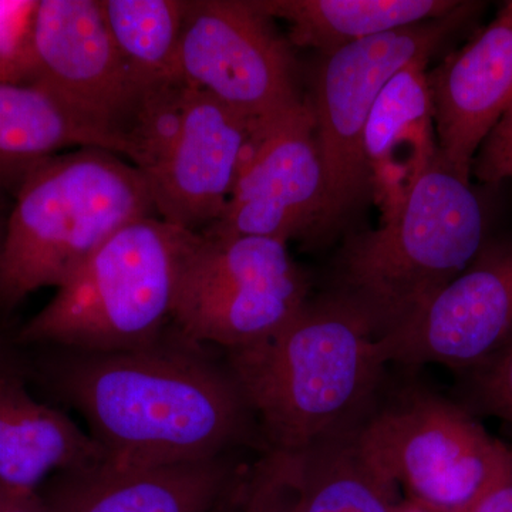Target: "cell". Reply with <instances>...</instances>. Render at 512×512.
Returning a JSON list of instances; mask_svg holds the SVG:
<instances>
[{
  "mask_svg": "<svg viewBox=\"0 0 512 512\" xmlns=\"http://www.w3.org/2000/svg\"><path fill=\"white\" fill-rule=\"evenodd\" d=\"M57 396L87 421L104 464L154 468L266 448L254 414L228 369L190 349L116 353L63 350L46 366Z\"/></svg>",
  "mask_w": 512,
  "mask_h": 512,
  "instance_id": "1",
  "label": "cell"
},
{
  "mask_svg": "<svg viewBox=\"0 0 512 512\" xmlns=\"http://www.w3.org/2000/svg\"><path fill=\"white\" fill-rule=\"evenodd\" d=\"M387 365L365 322L328 293L269 338L228 350L227 360L266 448L289 454L359 426L386 386Z\"/></svg>",
  "mask_w": 512,
  "mask_h": 512,
  "instance_id": "2",
  "label": "cell"
},
{
  "mask_svg": "<svg viewBox=\"0 0 512 512\" xmlns=\"http://www.w3.org/2000/svg\"><path fill=\"white\" fill-rule=\"evenodd\" d=\"M491 237L483 198L440 154L393 220L346 239L325 293L386 338L419 316Z\"/></svg>",
  "mask_w": 512,
  "mask_h": 512,
  "instance_id": "3",
  "label": "cell"
},
{
  "mask_svg": "<svg viewBox=\"0 0 512 512\" xmlns=\"http://www.w3.org/2000/svg\"><path fill=\"white\" fill-rule=\"evenodd\" d=\"M158 217L146 177L103 148L40 161L16 187L0 247V303L60 285L131 222Z\"/></svg>",
  "mask_w": 512,
  "mask_h": 512,
  "instance_id": "4",
  "label": "cell"
},
{
  "mask_svg": "<svg viewBox=\"0 0 512 512\" xmlns=\"http://www.w3.org/2000/svg\"><path fill=\"white\" fill-rule=\"evenodd\" d=\"M194 232L160 217L107 239L20 329L18 340L77 353H116L160 342L173 318L181 259Z\"/></svg>",
  "mask_w": 512,
  "mask_h": 512,
  "instance_id": "5",
  "label": "cell"
},
{
  "mask_svg": "<svg viewBox=\"0 0 512 512\" xmlns=\"http://www.w3.org/2000/svg\"><path fill=\"white\" fill-rule=\"evenodd\" d=\"M261 128L174 80L147 90L128 137V161L146 177L161 220L202 232L224 214Z\"/></svg>",
  "mask_w": 512,
  "mask_h": 512,
  "instance_id": "6",
  "label": "cell"
},
{
  "mask_svg": "<svg viewBox=\"0 0 512 512\" xmlns=\"http://www.w3.org/2000/svg\"><path fill=\"white\" fill-rule=\"evenodd\" d=\"M365 456L424 512H464L503 470L511 448L463 404L419 382L384 386L356 430Z\"/></svg>",
  "mask_w": 512,
  "mask_h": 512,
  "instance_id": "7",
  "label": "cell"
},
{
  "mask_svg": "<svg viewBox=\"0 0 512 512\" xmlns=\"http://www.w3.org/2000/svg\"><path fill=\"white\" fill-rule=\"evenodd\" d=\"M484 6L481 2H461L439 19L359 40L322 55L312 74L311 96L306 99L315 117L325 174V208L316 237L338 227L370 192L363 134L383 87L407 64L429 62Z\"/></svg>",
  "mask_w": 512,
  "mask_h": 512,
  "instance_id": "8",
  "label": "cell"
},
{
  "mask_svg": "<svg viewBox=\"0 0 512 512\" xmlns=\"http://www.w3.org/2000/svg\"><path fill=\"white\" fill-rule=\"evenodd\" d=\"M309 281L276 239L194 232L173 306L181 339L234 350L285 328L305 308Z\"/></svg>",
  "mask_w": 512,
  "mask_h": 512,
  "instance_id": "9",
  "label": "cell"
},
{
  "mask_svg": "<svg viewBox=\"0 0 512 512\" xmlns=\"http://www.w3.org/2000/svg\"><path fill=\"white\" fill-rule=\"evenodd\" d=\"M178 74L261 127L306 101L296 86L288 42L255 0L188 2Z\"/></svg>",
  "mask_w": 512,
  "mask_h": 512,
  "instance_id": "10",
  "label": "cell"
},
{
  "mask_svg": "<svg viewBox=\"0 0 512 512\" xmlns=\"http://www.w3.org/2000/svg\"><path fill=\"white\" fill-rule=\"evenodd\" d=\"M35 79L84 123L109 138L121 157L146 90L114 45L100 0H40L35 19Z\"/></svg>",
  "mask_w": 512,
  "mask_h": 512,
  "instance_id": "11",
  "label": "cell"
},
{
  "mask_svg": "<svg viewBox=\"0 0 512 512\" xmlns=\"http://www.w3.org/2000/svg\"><path fill=\"white\" fill-rule=\"evenodd\" d=\"M325 174L308 100L256 133L220 220L202 232L276 239L316 237Z\"/></svg>",
  "mask_w": 512,
  "mask_h": 512,
  "instance_id": "12",
  "label": "cell"
},
{
  "mask_svg": "<svg viewBox=\"0 0 512 512\" xmlns=\"http://www.w3.org/2000/svg\"><path fill=\"white\" fill-rule=\"evenodd\" d=\"M512 340V237H491L404 328L377 340L387 363L466 372Z\"/></svg>",
  "mask_w": 512,
  "mask_h": 512,
  "instance_id": "13",
  "label": "cell"
},
{
  "mask_svg": "<svg viewBox=\"0 0 512 512\" xmlns=\"http://www.w3.org/2000/svg\"><path fill=\"white\" fill-rule=\"evenodd\" d=\"M429 83L441 157L470 181L478 151L512 103V0Z\"/></svg>",
  "mask_w": 512,
  "mask_h": 512,
  "instance_id": "14",
  "label": "cell"
},
{
  "mask_svg": "<svg viewBox=\"0 0 512 512\" xmlns=\"http://www.w3.org/2000/svg\"><path fill=\"white\" fill-rule=\"evenodd\" d=\"M241 467L229 454L154 468L103 463L55 474L37 494L49 512H211Z\"/></svg>",
  "mask_w": 512,
  "mask_h": 512,
  "instance_id": "15",
  "label": "cell"
},
{
  "mask_svg": "<svg viewBox=\"0 0 512 512\" xmlns=\"http://www.w3.org/2000/svg\"><path fill=\"white\" fill-rule=\"evenodd\" d=\"M427 63L413 62L383 87L367 119L363 158L382 222L393 220L440 156Z\"/></svg>",
  "mask_w": 512,
  "mask_h": 512,
  "instance_id": "16",
  "label": "cell"
},
{
  "mask_svg": "<svg viewBox=\"0 0 512 512\" xmlns=\"http://www.w3.org/2000/svg\"><path fill=\"white\" fill-rule=\"evenodd\" d=\"M106 461L62 410L37 402L16 372L0 375V490L37 493L50 477Z\"/></svg>",
  "mask_w": 512,
  "mask_h": 512,
  "instance_id": "17",
  "label": "cell"
},
{
  "mask_svg": "<svg viewBox=\"0 0 512 512\" xmlns=\"http://www.w3.org/2000/svg\"><path fill=\"white\" fill-rule=\"evenodd\" d=\"M271 19L288 23L293 45L322 55L369 37L439 19L457 0H255Z\"/></svg>",
  "mask_w": 512,
  "mask_h": 512,
  "instance_id": "18",
  "label": "cell"
},
{
  "mask_svg": "<svg viewBox=\"0 0 512 512\" xmlns=\"http://www.w3.org/2000/svg\"><path fill=\"white\" fill-rule=\"evenodd\" d=\"M72 147L119 154L109 138L42 87L0 84V185L18 187L33 165Z\"/></svg>",
  "mask_w": 512,
  "mask_h": 512,
  "instance_id": "19",
  "label": "cell"
},
{
  "mask_svg": "<svg viewBox=\"0 0 512 512\" xmlns=\"http://www.w3.org/2000/svg\"><path fill=\"white\" fill-rule=\"evenodd\" d=\"M357 427L296 454L299 512H394L403 500L363 453Z\"/></svg>",
  "mask_w": 512,
  "mask_h": 512,
  "instance_id": "20",
  "label": "cell"
},
{
  "mask_svg": "<svg viewBox=\"0 0 512 512\" xmlns=\"http://www.w3.org/2000/svg\"><path fill=\"white\" fill-rule=\"evenodd\" d=\"M121 59L143 90L180 80L187 0H100Z\"/></svg>",
  "mask_w": 512,
  "mask_h": 512,
  "instance_id": "21",
  "label": "cell"
},
{
  "mask_svg": "<svg viewBox=\"0 0 512 512\" xmlns=\"http://www.w3.org/2000/svg\"><path fill=\"white\" fill-rule=\"evenodd\" d=\"M37 3L0 2V84L30 86L35 79Z\"/></svg>",
  "mask_w": 512,
  "mask_h": 512,
  "instance_id": "22",
  "label": "cell"
},
{
  "mask_svg": "<svg viewBox=\"0 0 512 512\" xmlns=\"http://www.w3.org/2000/svg\"><path fill=\"white\" fill-rule=\"evenodd\" d=\"M241 512H299L296 454L269 450L248 467Z\"/></svg>",
  "mask_w": 512,
  "mask_h": 512,
  "instance_id": "23",
  "label": "cell"
},
{
  "mask_svg": "<svg viewBox=\"0 0 512 512\" xmlns=\"http://www.w3.org/2000/svg\"><path fill=\"white\" fill-rule=\"evenodd\" d=\"M463 393L468 412L495 417L512 426V340L464 372Z\"/></svg>",
  "mask_w": 512,
  "mask_h": 512,
  "instance_id": "24",
  "label": "cell"
},
{
  "mask_svg": "<svg viewBox=\"0 0 512 512\" xmlns=\"http://www.w3.org/2000/svg\"><path fill=\"white\" fill-rule=\"evenodd\" d=\"M512 154V103L505 111L503 119L491 131L490 136L484 141L476 160L473 170L477 177L483 178L494 165L503 161L505 157Z\"/></svg>",
  "mask_w": 512,
  "mask_h": 512,
  "instance_id": "25",
  "label": "cell"
},
{
  "mask_svg": "<svg viewBox=\"0 0 512 512\" xmlns=\"http://www.w3.org/2000/svg\"><path fill=\"white\" fill-rule=\"evenodd\" d=\"M464 512H512V450L497 478Z\"/></svg>",
  "mask_w": 512,
  "mask_h": 512,
  "instance_id": "26",
  "label": "cell"
},
{
  "mask_svg": "<svg viewBox=\"0 0 512 512\" xmlns=\"http://www.w3.org/2000/svg\"><path fill=\"white\" fill-rule=\"evenodd\" d=\"M247 474L248 467L242 466L211 512H241L245 485H247Z\"/></svg>",
  "mask_w": 512,
  "mask_h": 512,
  "instance_id": "27",
  "label": "cell"
},
{
  "mask_svg": "<svg viewBox=\"0 0 512 512\" xmlns=\"http://www.w3.org/2000/svg\"><path fill=\"white\" fill-rule=\"evenodd\" d=\"M0 512H49L37 493H6L0 490Z\"/></svg>",
  "mask_w": 512,
  "mask_h": 512,
  "instance_id": "28",
  "label": "cell"
},
{
  "mask_svg": "<svg viewBox=\"0 0 512 512\" xmlns=\"http://www.w3.org/2000/svg\"><path fill=\"white\" fill-rule=\"evenodd\" d=\"M504 180H512V154L511 156L505 157L504 160L500 161L497 165H494V167L481 178V181L487 184H498Z\"/></svg>",
  "mask_w": 512,
  "mask_h": 512,
  "instance_id": "29",
  "label": "cell"
},
{
  "mask_svg": "<svg viewBox=\"0 0 512 512\" xmlns=\"http://www.w3.org/2000/svg\"><path fill=\"white\" fill-rule=\"evenodd\" d=\"M394 512H424L421 508L417 507L416 504L410 503V501L403 500L397 504L396 510Z\"/></svg>",
  "mask_w": 512,
  "mask_h": 512,
  "instance_id": "30",
  "label": "cell"
},
{
  "mask_svg": "<svg viewBox=\"0 0 512 512\" xmlns=\"http://www.w3.org/2000/svg\"><path fill=\"white\" fill-rule=\"evenodd\" d=\"M6 372H12V366H10L9 357L6 355L5 349L0 346V375Z\"/></svg>",
  "mask_w": 512,
  "mask_h": 512,
  "instance_id": "31",
  "label": "cell"
},
{
  "mask_svg": "<svg viewBox=\"0 0 512 512\" xmlns=\"http://www.w3.org/2000/svg\"><path fill=\"white\" fill-rule=\"evenodd\" d=\"M0 247H2V239H0Z\"/></svg>",
  "mask_w": 512,
  "mask_h": 512,
  "instance_id": "32",
  "label": "cell"
},
{
  "mask_svg": "<svg viewBox=\"0 0 512 512\" xmlns=\"http://www.w3.org/2000/svg\"><path fill=\"white\" fill-rule=\"evenodd\" d=\"M510 447H511V450H512V446H510Z\"/></svg>",
  "mask_w": 512,
  "mask_h": 512,
  "instance_id": "33",
  "label": "cell"
}]
</instances>
